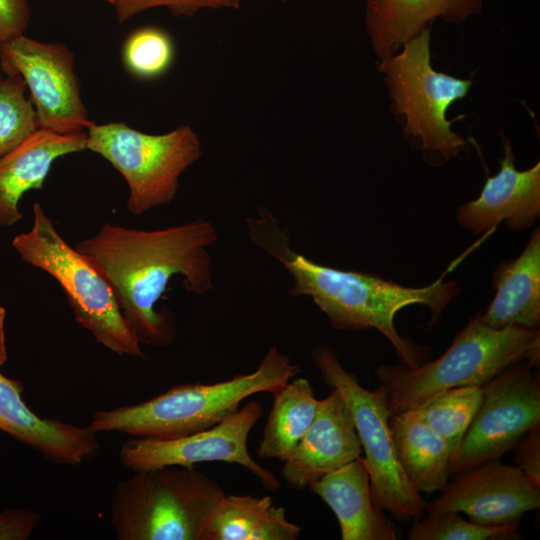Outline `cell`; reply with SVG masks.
Segmentation results:
<instances>
[{"label": "cell", "mask_w": 540, "mask_h": 540, "mask_svg": "<svg viewBox=\"0 0 540 540\" xmlns=\"http://www.w3.org/2000/svg\"><path fill=\"white\" fill-rule=\"evenodd\" d=\"M217 239L215 226L204 219L157 230L105 222L75 248L108 280L139 342L166 346L176 337L175 317L155 305L176 275L183 277L184 287L193 294L213 288L207 248Z\"/></svg>", "instance_id": "obj_1"}, {"label": "cell", "mask_w": 540, "mask_h": 540, "mask_svg": "<svg viewBox=\"0 0 540 540\" xmlns=\"http://www.w3.org/2000/svg\"><path fill=\"white\" fill-rule=\"evenodd\" d=\"M292 277L291 296H307L339 330L377 329L393 345L401 364L418 367L429 360L431 349L419 345L396 330L394 318L406 306L429 308V326L438 323L445 307L459 292L456 281L413 288L380 276L324 266L293 252L288 247L262 245Z\"/></svg>", "instance_id": "obj_2"}, {"label": "cell", "mask_w": 540, "mask_h": 540, "mask_svg": "<svg viewBox=\"0 0 540 540\" xmlns=\"http://www.w3.org/2000/svg\"><path fill=\"white\" fill-rule=\"evenodd\" d=\"M301 372L276 346L268 349L257 369L216 383H188L134 405L99 410L88 427L94 432L134 437L175 438L212 427L234 414L246 398L274 393Z\"/></svg>", "instance_id": "obj_3"}, {"label": "cell", "mask_w": 540, "mask_h": 540, "mask_svg": "<svg viewBox=\"0 0 540 540\" xmlns=\"http://www.w3.org/2000/svg\"><path fill=\"white\" fill-rule=\"evenodd\" d=\"M540 331L492 328L471 318L443 355L418 367L381 365L375 378L385 387L391 413L418 409L444 390L483 386L506 368L528 361L538 367Z\"/></svg>", "instance_id": "obj_4"}, {"label": "cell", "mask_w": 540, "mask_h": 540, "mask_svg": "<svg viewBox=\"0 0 540 540\" xmlns=\"http://www.w3.org/2000/svg\"><path fill=\"white\" fill-rule=\"evenodd\" d=\"M224 494L195 466L135 472L116 486L110 522L119 540H204Z\"/></svg>", "instance_id": "obj_5"}, {"label": "cell", "mask_w": 540, "mask_h": 540, "mask_svg": "<svg viewBox=\"0 0 540 540\" xmlns=\"http://www.w3.org/2000/svg\"><path fill=\"white\" fill-rule=\"evenodd\" d=\"M12 246L25 263L57 281L75 320L98 343L120 356L145 357L108 280L65 241L38 202L30 230L16 235Z\"/></svg>", "instance_id": "obj_6"}, {"label": "cell", "mask_w": 540, "mask_h": 540, "mask_svg": "<svg viewBox=\"0 0 540 540\" xmlns=\"http://www.w3.org/2000/svg\"><path fill=\"white\" fill-rule=\"evenodd\" d=\"M86 132L87 149L102 156L125 179L127 209L133 215L171 203L180 176L202 154L199 137L188 125L148 134L123 122H93Z\"/></svg>", "instance_id": "obj_7"}, {"label": "cell", "mask_w": 540, "mask_h": 540, "mask_svg": "<svg viewBox=\"0 0 540 540\" xmlns=\"http://www.w3.org/2000/svg\"><path fill=\"white\" fill-rule=\"evenodd\" d=\"M311 358L323 381L340 393L351 413L365 453L373 500L398 521L407 523L422 518L427 503L412 486L398 460L385 387L380 384L374 391L362 387L328 345H316Z\"/></svg>", "instance_id": "obj_8"}, {"label": "cell", "mask_w": 540, "mask_h": 540, "mask_svg": "<svg viewBox=\"0 0 540 540\" xmlns=\"http://www.w3.org/2000/svg\"><path fill=\"white\" fill-rule=\"evenodd\" d=\"M393 110L405 119L404 135L425 153L444 161L460 157L467 141L451 129L449 107L464 98L473 81L438 72L431 65L430 29L407 41L400 52L379 61Z\"/></svg>", "instance_id": "obj_9"}, {"label": "cell", "mask_w": 540, "mask_h": 540, "mask_svg": "<svg viewBox=\"0 0 540 540\" xmlns=\"http://www.w3.org/2000/svg\"><path fill=\"white\" fill-rule=\"evenodd\" d=\"M528 361L514 364L483 385V400L451 456L456 475L500 458L540 425V384Z\"/></svg>", "instance_id": "obj_10"}, {"label": "cell", "mask_w": 540, "mask_h": 540, "mask_svg": "<svg viewBox=\"0 0 540 540\" xmlns=\"http://www.w3.org/2000/svg\"><path fill=\"white\" fill-rule=\"evenodd\" d=\"M262 414V404L251 400L231 416L201 431L175 438L128 440L120 448L119 459L133 472L166 466L194 467L204 462L237 464L256 476L267 490L276 491L280 487L278 478L248 451V436Z\"/></svg>", "instance_id": "obj_11"}, {"label": "cell", "mask_w": 540, "mask_h": 540, "mask_svg": "<svg viewBox=\"0 0 540 540\" xmlns=\"http://www.w3.org/2000/svg\"><path fill=\"white\" fill-rule=\"evenodd\" d=\"M73 63L74 54L60 43L22 34L0 44L1 72L23 79L39 128L61 134L86 131L93 123L82 101Z\"/></svg>", "instance_id": "obj_12"}, {"label": "cell", "mask_w": 540, "mask_h": 540, "mask_svg": "<svg viewBox=\"0 0 540 540\" xmlns=\"http://www.w3.org/2000/svg\"><path fill=\"white\" fill-rule=\"evenodd\" d=\"M539 506L540 486L518 465L496 460L456 474L426 512L456 511L476 524L494 526L519 521Z\"/></svg>", "instance_id": "obj_13"}, {"label": "cell", "mask_w": 540, "mask_h": 540, "mask_svg": "<svg viewBox=\"0 0 540 540\" xmlns=\"http://www.w3.org/2000/svg\"><path fill=\"white\" fill-rule=\"evenodd\" d=\"M504 156L495 176L487 177L480 195L456 210L459 225L480 235L504 222L514 231L532 227L540 217V163L519 171L510 139L501 135Z\"/></svg>", "instance_id": "obj_14"}, {"label": "cell", "mask_w": 540, "mask_h": 540, "mask_svg": "<svg viewBox=\"0 0 540 540\" xmlns=\"http://www.w3.org/2000/svg\"><path fill=\"white\" fill-rule=\"evenodd\" d=\"M363 449L351 413L340 393L319 400L315 418L280 474L291 488L304 489L360 457Z\"/></svg>", "instance_id": "obj_15"}, {"label": "cell", "mask_w": 540, "mask_h": 540, "mask_svg": "<svg viewBox=\"0 0 540 540\" xmlns=\"http://www.w3.org/2000/svg\"><path fill=\"white\" fill-rule=\"evenodd\" d=\"M19 380L0 372V430L37 450L50 461L77 465L100 447L97 433L55 418L34 413L25 403Z\"/></svg>", "instance_id": "obj_16"}, {"label": "cell", "mask_w": 540, "mask_h": 540, "mask_svg": "<svg viewBox=\"0 0 540 540\" xmlns=\"http://www.w3.org/2000/svg\"><path fill=\"white\" fill-rule=\"evenodd\" d=\"M87 150V132L61 134L37 129L0 158V228L18 223L19 202L30 190L43 188L54 161Z\"/></svg>", "instance_id": "obj_17"}, {"label": "cell", "mask_w": 540, "mask_h": 540, "mask_svg": "<svg viewBox=\"0 0 540 540\" xmlns=\"http://www.w3.org/2000/svg\"><path fill=\"white\" fill-rule=\"evenodd\" d=\"M310 490L333 511L342 540H396L395 525L373 500L362 456L311 483Z\"/></svg>", "instance_id": "obj_18"}, {"label": "cell", "mask_w": 540, "mask_h": 540, "mask_svg": "<svg viewBox=\"0 0 540 540\" xmlns=\"http://www.w3.org/2000/svg\"><path fill=\"white\" fill-rule=\"evenodd\" d=\"M483 0H366L365 26L377 57L397 53L441 19L460 23L481 13Z\"/></svg>", "instance_id": "obj_19"}, {"label": "cell", "mask_w": 540, "mask_h": 540, "mask_svg": "<svg viewBox=\"0 0 540 540\" xmlns=\"http://www.w3.org/2000/svg\"><path fill=\"white\" fill-rule=\"evenodd\" d=\"M495 295L483 315L486 325L536 330L540 325V230L531 234L522 253L502 261L492 274Z\"/></svg>", "instance_id": "obj_20"}, {"label": "cell", "mask_w": 540, "mask_h": 540, "mask_svg": "<svg viewBox=\"0 0 540 540\" xmlns=\"http://www.w3.org/2000/svg\"><path fill=\"white\" fill-rule=\"evenodd\" d=\"M389 426L398 460L412 486L419 493L443 491L453 454L449 444L416 410L393 413Z\"/></svg>", "instance_id": "obj_21"}, {"label": "cell", "mask_w": 540, "mask_h": 540, "mask_svg": "<svg viewBox=\"0 0 540 540\" xmlns=\"http://www.w3.org/2000/svg\"><path fill=\"white\" fill-rule=\"evenodd\" d=\"M301 530L270 496L224 494L208 520L204 540H296Z\"/></svg>", "instance_id": "obj_22"}, {"label": "cell", "mask_w": 540, "mask_h": 540, "mask_svg": "<svg viewBox=\"0 0 540 540\" xmlns=\"http://www.w3.org/2000/svg\"><path fill=\"white\" fill-rule=\"evenodd\" d=\"M257 454L264 459L284 462L312 424L319 400L303 377L291 379L275 391Z\"/></svg>", "instance_id": "obj_23"}, {"label": "cell", "mask_w": 540, "mask_h": 540, "mask_svg": "<svg viewBox=\"0 0 540 540\" xmlns=\"http://www.w3.org/2000/svg\"><path fill=\"white\" fill-rule=\"evenodd\" d=\"M482 400L483 386L456 387L437 393L415 410L449 444L454 454Z\"/></svg>", "instance_id": "obj_24"}, {"label": "cell", "mask_w": 540, "mask_h": 540, "mask_svg": "<svg viewBox=\"0 0 540 540\" xmlns=\"http://www.w3.org/2000/svg\"><path fill=\"white\" fill-rule=\"evenodd\" d=\"M175 43L171 35L157 26H143L132 31L122 47L126 70L141 80L165 75L175 60Z\"/></svg>", "instance_id": "obj_25"}, {"label": "cell", "mask_w": 540, "mask_h": 540, "mask_svg": "<svg viewBox=\"0 0 540 540\" xmlns=\"http://www.w3.org/2000/svg\"><path fill=\"white\" fill-rule=\"evenodd\" d=\"M26 84L15 74H0V158L39 129Z\"/></svg>", "instance_id": "obj_26"}, {"label": "cell", "mask_w": 540, "mask_h": 540, "mask_svg": "<svg viewBox=\"0 0 540 540\" xmlns=\"http://www.w3.org/2000/svg\"><path fill=\"white\" fill-rule=\"evenodd\" d=\"M519 521L485 526L464 520L459 512L428 513L414 520L409 540H496L512 539L517 535Z\"/></svg>", "instance_id": "obj_27"}, {"label": "cell", "mask_w": 540, "mask_h": 540, "mask_svg": "<svg viewBox=\"0 0 540 540\" xmlns=\"http://www.w3.org/2000/svg\"><path fill=\"white\" fill-rule=\"evenodd\" d=\"M241 0H118L113 6L120 22L146 10L165 7L174 16H192L202 9H239Z\"/></svg>", "instance_id": "obj_28"}, {"label": "cell", "mask_w": 540, "mask_h": 540, "mask_svg": "<svg viewBox=\"0 0 540 540\" xmlns=\"http://www.w3.org/2000/svg\"><path fill=\"white\" fill-rule=\"evenodd\" d=\"M29 20L27 0H0V44L24 34Z\"/></svg>", "instance_id": "obj_29"}, {"label": "cell", "mask_w": 540, "mask_h": 540, "mask_svg": "<svg viewBox=\"0 0 540 540\" xmlns=\"http://www.w3.org/2000/svg\"><path fill=\"white\" fill-rule=\"evenodd\" d=\"M516 448L515 462L525 474L540 486V425L532 428Z\"/></svg>", "instance_id": "obj_30"}, {"label": "cell", "mask_w": 540, "mask_h": 540, "mask_svg": "<svg viewBox=\"0 0 540 540\" xmlns=\"http://www.w3.org/2000/svg\"><path fill=\"white\" fill-rule=\"evenodd\" d=\"M5 319L6 310L4 307L0 306V367L4 365L7 360Z\"/></svg>", "instance_id": "obj_31"}, {"label": "cell", "mask_w": 540, "mask_h": 540, "mask_svg": "<svg viewBox=\"0 0 540 540\" xmlns=\"http://www.w3.org/2000/svg\"><path fill=\"white\" fill-rule=\"evenodd\" d=\"M107 2H109L110 4L114 5L118 0H105Z\"/></svg>", "instance_id": "obj_32"}, {"label": "cell", "mask_w": 540, "mask_h": 540, "mask_svg": "<svg viewBox=\"0 0 540 540\" xmlns=\"http://www.w3.org/2000/svg\"><path fill=\"white\" fill-rule=\"evenodd\" d=\"M282 2H287L288 0H281Z\"/></svg>", "instance_id": "obj_33"}, {"label": "cell", "mask_w": 540, "mask_h": 540, "mask_svg": "<svg viewBox=\"0 0 540 540\" xmlns=\"http://www.w3.org/2000/svg\"><path fill=\"white\" fill-rule=\"evenodd\" d=\"M0 537H1V531H0Z\"/></svg>", "instance_id": "obj_34"}]
</instances>
